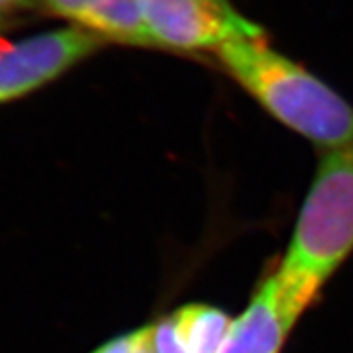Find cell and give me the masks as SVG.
Returning <instances> with one entry per match:
<instances>
[{"instance_id":"cell-10","label":"cell","mask_w":353,"mask_h":353,"mask_svg":"<svg viewBox=\"0 0 353 353\" xmlns=\"http://www.w3.org/2000/svg\"><path fill=\"white\" fill-rule=\"evenodd\" d=\"M22 2H26V0H0V11L11 10V8L22 4Z\"/></svg>"},{"instance_id":"cell-11","label":"cell","mask_w":353,"mask_h":353,"mask_svg":"<svg viewBox=\"0 0 353 353\" xmlns=\"http://www.w3.org/2000/svg\"><path fill=\"white\" fill-rule=\"evenodd\" d=\"M4 23V17H2V11H0V26Z\"/></svg>"},{"instance_id":"cell-5","label":"cell","mask_w":353,"mask_h":353,"mask_svg":"<svg viewBox=\"0 0 353 353\" xmlns=\"http://www.w3.org/2000/svg\"><path fill=\"white\" fill-rule=\"evenodd\" d=\"M56 17L70 20L103 42L155 47L141 13L139 0H40Z\"/></svg>"},{"instance_id":"cell-6","label":"cell","mask_w":353,"mask_h":353,"mask_svg":"<svg viewBox=\"0 0 353 353\" xmlns=\"http://www.w3.org/2000/svg\"><path fill=\"white\" fill-rule=\"evenodd\" d=\"M290 330L279 310L274 281L267 278L245 312L232 321L216 353H279Z\"/></svg>"},{"instance_id":"cell-4","label":"cell","mask_w":353,"mask_h":353,"mask_svg":"<svg viewBox=\"0 0 353 353\" xmlns=\"http://www.w3.org/2000/svg\"><path fill=\"white\" fill-rule=\"evenodd\" d=\"M103 43L94 34L70 26L0 47V105L51 83Z\"/></svg>"},{"instance_id":"cell-7","label":"cell","mask_w":353,"mask_h":353,"mask_svg":"<svg viewBox=\"0 0 353 353\" xmlns=\"http://www.w3.org/2000/svg\"><path fill=\"white\" fill-rule=\"evenodd\" d=\"M175 330L188 353H216L232 321L220 308L186 305L172 314Z\"/></svg>"},{"instance_id":"cell-1","label":"cell","mask_w":353,"mask_h":353,"mask_svg":"<svg viewBox=\"0 0 353 353\" xmlns=\"http://www.w3.org/2000/svg\"><path fill=\"white\" fill-rule=\"evenodd\" d=\"M352 252L353 144L321 157L287 254L270 276L290 328Z\"/></svg>"},{"instance_id":"cell-2","label":"cell","mask_w":353,"mask_h":353,"mask_svg":"<svg viewBox=\"0 0 353 353\" xmlns=\"http://www.w3.org/2000/svg\"><path fill=\"white\" fill-rule=\"evenodd\" d=\"M229 74L265 110L326 150L353 144V107L319 78L270 49L265 34L216 49Z\"/></svg>"},{"instance_id":"cell-3","label":"cell","mask_w":353,"mask_h":353,"mask_svg":"<svg viewBox=\"0 0 353 353\" xmlns=\"http://www.w3.org/2000/svg\"><path fill=\"white\" fill-rule=\"evenodd\" d=\"M139 6L157 49L216 51L236 38L263 34L231 0H139Z\"/></svg>"},{"instance_id":"cell-9","label":"cell","mask_w":353,"mask_h":353,"mask_svg":"<svg viewBox=\"0 0 353 353\" xmlns=\"http://www.w3.org/2000/svg\"><path fill=\"white\" fill-rule=\"evenodd\" d=\"M146 337H148V326L108 341L107 344H103L101 348L96 350L94 353H135L141 348V344L146 341Z\"/></svg>"},{"instance_id":"cell-8","label":"cell","mask_w":353,"mask_h":353,"mask_svg":"<svg viewBox=\"0 0 353 353\" xmlns=\"http://www.w3.org/2000/svg\"><path fill=\"white\" fill-rule=\"evenodd\" d=\"M150 332H152V352L154 353H188L179 339L172 316L164 317L155 325H150Z\"/></svg>"}]
</instances>
